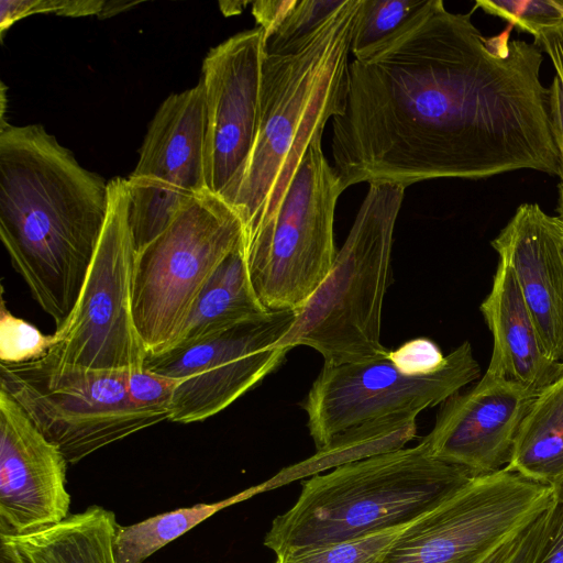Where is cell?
I'll return each instance as SVG.
<instances>
[{
	"label": "cell",
	"instance_id": "cell-22",
	"mask_svg": "<svg viewBox=\"0 0 563 563\" xmlns=\"http://www.w3.org/2000/svg\"><path fill=\"white\" fill-rule=\"evenodd\" d=\"M507 466L549 486L563 477V375L534 397Z\"/></svg>",
	"mask_w": 563,
	"mask_h": 563
},
{
	"label": "cell",
	"instance_id": "cell-2",
	"mask_svg": "<svg viewBox=\"0 0 563 563\" xmlns=\"http://www.w3.org/2000/svg\"><path fill=\"white\" fill-rule=\"evenodd\" d=\"M109 210V183L40 124H0V238L59 328L80 294Z\"/></svg>",
	"mask_w": 563,
	"mask_h": 563
},
{
	"label": "cell",
	"instance_id": "cell-5",
	"mask_svg": "<svg viewBox=\"0 0 563 563\" xmlns=\"http://www.w3.org/2000/svg\"><path fill=\"white\" fill-rule=\"evenodd\" d=\"M405 187L369 184L351 230L324 282L296 311L275 343L287 351L305 345L323 366L388 357L380 342L382 310L393 282L391 249Z\"/></svg>",
	"mask_w": 563,
	"mask_h": 563
},
{
	"label": "cell",
	"instance_id": "cell-25",
	"mask_svg": "<svg viewBox=\"0 0 563 563\" xmlns=\"http://www.w3.org/2000/svg\"><path fill=\"white\" fill-rule=\"evenodd\" d=\"M422 3L423 0H362L352 37L353 56L394 33Z\"/></svg>",
	"mask_w": 563,
	"mask_h": 563
},
{
	"label": "cell",
	"instance_id": "cell-15",
	"mask_svg": "<svg viewBox=\"0 0 563 563\" xmlns=\"http://www.w3.org/2000/svg\"><path fill=\"white\" fill-rule=\"evenodd\" d=\"M67 461L0 389V534L19 536L68 517Z\"/></svg>",
	"mask_w": 563,
	"mask_h": 563
},
{
	"label": "cell",
	"instance_id": "cell-26",
	"mask_svg": "<svg viewBox=\"0 0 563 563\" xmlns=\"http://www.w3.org/2000/svg\"><path fill=\"white\" fill-rule=\"evenodd\" d=\"M1 299L0 360L4 364H21L45 356L52 335L43 334L32 323L13 316Z\"/></svg>",
	"mask_w": 563,
	"mask_h": 563
},
{
	"label": "cell",
	"instance_id": "cell-16",
	"mask_svg": "<svg viewBox=\"0 0 563 563\" xmlns=\"http://www.w3.org/2000/svg\"><path fill=\"white\" fill-rule=\"evenodd\" d=\"M537 395L486 371L465 394L442 402L423 440L432 456L473 475L497 472L509 464L520 423Z\"/></svg>",
	"mask_w": 563,
	"mask_h": 563
},
{
	"label": "cell",
	"instance_id": "cell-42",
	"mask_svg": "<svg viewBox=\"0 0 563 563\" xmlns=\"http://www.w3.org/2000/svg\"><path fill=\"white\" fill-rule=\"evenodd\" d=\"M559 200H558V211L559 216L563 219V188L559 185Z\"/></svg>",
	"mask_w": 563,
	"mask_h": 563
},
{
	"label": "cell",
	"instance_id": "cell-33",
	"mask_svg": "<svg viewBox=\"0 0 563 563\" xmlns=\"http://www.w3.org/2000/svg\"><path fill=\"white\" fill-rule=\"evenodd\" d=\"M297 0H258L252 3V14L264 31L266 41L278 30Z\"/></svg>",
	"mask_w": 563,
	"mask_h": 563
},
{
	"label": "cell",
	"instance_id": "cell-32",
	"mask_svg": "<svg viewBox=\"0 0 563 563\" xmlns=\"http://www.w3.org/2000/svg\"><path fill=\"white\" fill-rule=\"evenodd\" d=\"M388 360L405 375L427 376L446 363L439 345L428 338H415L388 353Z\"/></svg>",
	"mask_w": 563,
	"mask_h": 563
},
{
	"label": "cell",
	"instance_id": "cell-6",
	"mask_svg": "<svg viewBox=\"0 0 563 563\" xmlns=\"http://www.w3.org/2000/svg\"><path fill=\"white\" fill-rule=\"evenodd\" d=\"M343 190L316 140L278 208L244 242L250 279L267 311L297 310L327 278L338 254L333 223Z\"/></svg>",
	"mask_w": 563,
	"mask_h": 563
},
{
	"label": "cell",
	"instance_id": "cell-23",
	"mask_svg": "<svg viewBox=\"0 0 563 563\" xmlns=\"http://www.w3.org/2000/svg\"><path fill=\"white\" fill-rule=\"evenodd\" d=\"M258 494L257 486L216 503H200L163 512L129 526H118L114 537L117 563L144 561L218 511Z\"/></svg>",
	"mask_w": 563,
	"mask_h": 563
},
{
	"label": "cell",
	"instance_id": "cell-41",
	"mask_svg": "<svg viewBox=\"0 0 563 563\" xmlns=\"http://www.w3.org/2000/svg\"><path fill=\"white\" fill-rule=\"evenodd\" d=\"M553 489L554 498L563 503V477H561L554 485L551 486Z\"/></svg>",
	"mask_w": 563,
	"mask_h": 563
},
{
	"label": "cell",
	"instance_id": "cell-31",
	"mask_svg": "<svg viewBox=\"0 0 563 563\" xmlns=\"http://www.w3.org/2000/svg\"><path fill=\"white\" fill-rule=\"evenodd\" d=\"M528 563H563V503L555 498L532 523Z\"/></svg>",
	"mask_w": 563,
	"mask_h": 563
},
{
	"label": "cell",
	"instance_id": "cell-35",
	"mask_svg": "<svg viewBox=\"0 0 563 563\" xmlns=\"http://www.w3.org/2000/svg\"><path fill=\"white\" fill-rule=\"evenodd\" d=\"M549 111L551 125L560 155V186L563 188V87L554 76L549 87Z\"/></svg>",
	"mask_w": 563,
	"mask_h": 563
},
{
	"label": "cell",
	"instance_id": "cell-28",
	"mask_svg": "<svg viewBox=\"0 0 563 563\" xmlns=\"http://www.w3.org/2000/svg\"><path fill=\"white\" fill-rule=\"evenodd\" d=\"M344 0H297L278 30L266 41L267 53H279L316 30Z\"/></svg>",
	"mask_w": 563,
	"mask_h": 563
},
{
	"label": "cell",
	"instance_id": "cell-34",
	"mask_svg": "<svg viewBox=\"0 0 563 563\" xmlns=\"http://www.w3.org/2000/svg\"><path fill=\"white\" fill-rule=\"evenodd\" d=\"M534 43L544 52L563 87V21L540 31L533 36Z\"/></svg>",
	"mask_w": 563,
	"mask_h": 563
},
{
	"label": "cell",
	"instance_id": "cell-11",
	"mask_svg": "<svg viewBox=\"0 0 563 563\" xmlns=\"http://www.w3.org/2000/svg\"><path fill=\"white\" fill-rule=\"evenodd\" d=\"M295 310L267 311L196 341L147 353L143 368L178 380L169 420L203 421L258 385L285 360L276 347L289 330Z\"/></svg>",
	"mask_w": 563,
	"mask_h": 563
},
{
	"label": "cell",
	"instance_id": "cell-7",
	"mask_svg": "<svg viewBox=\"0 0 563 563\" xmlns=\"http://www.w3.org/2000/svg\"><path fill=\"white\" fill-rule=\"evenodd\" d=\"M243 241L236 211L206 191L136 253L132 310L148 353L175 340L211 275Z\"/></svg>",
	"mask_w": 563,
	"mask_h": 563
},
{
	"label": "cell",
	"instance_id": "cell-20",
	"mask_svg": "<svg viewBox=\"0 0 563 563\" xmlns=\"http://www.w3.org/2000/svg\"><path fill=\"white\" fill-rule=\"evenodd\" d=\"M416 412H398L364 422L334 435L308 459L280 470L257 486L263 493L303 477L322 474L339 466L396 451L416 438Z\"/></svg>",
	"mask_w": 563,
	"mask_h": 563
},
{
	"label": "cell",
	"instance_id": "cell-38",
	"mask_svg": "<svg viewBox=\"0 0 563 563\" xmlns=\"http://www.w3.org/2000/svg\"><path fill=\"white\" fill-rule=\"evenodd\" d=\"M0 563H26L14 543L4 536H0Z\"/></svg>",
	"mask_w": 563,
	"mask_h": 563
},
{
	"label": "cell",
	"instance_id": "cell-9",
	"mask_svg": "<svg viewBox=\"0 0 563 563\" xmlns=\"http://www.w3.org/2000/svg\"><path fill=\"white\" fill-rule=\"evenodd\" d=\"M108 183L109 210L102 234L77 301L52 334L45 357L88 368L141 369L148 352L132 310L136 250L130 197L126 179Z\"/></svg>",
	"mask_w": 563,
	"mask_h": 563
},
{
	"label": "cell",
	"instance_id": "cell-36",
	"mask_svg": "<svg viewBox=\"0 0 563 563\" xmlns=\"http://www.w3.org/2000/svg\"><path fill=\"white\" fill-rule=\"evenodd\" d=\"M533 521L521 532L517 548L507 563H528Z\"/></svg>",
	"mask_w": 563,
	"mask_h": 563
},
{
	"label": "cell",
	"instance_id": "cell-14",
	"mask_svg": "<svg viewBox=\"0 0 563 563\" xmlns=\"http://www.w3.org/2000/svg\"><path fill=\"white\" fill-rule=\"evenodd\" d=\"M265 46L257 26L211 48L202 64L206 183L219 197L241 174L256 137Z\"/></svg>",
	"mask_w": 563,
	"mask_h": 563
},
{
	"label": "cell",
	"instance_id": "cell-24",
	"mask_svg": "<svg viewBox=\"0 0 563 563\" xmlns=\"http://www.w3.org/2000/svg\"><path fill=\"white\" fill-rule=\"evenodd\" d=\"M407 525L345 541L286 551L277 554L274 563H383Z\"/></svg>",
	"mask_w": 563,
	"mask_h": 563
},
{
	"label": "cell",
	"instance_id": "cell-21",
	"mask_svg": "<svg viewBox=\"0 0 563 563\" xmlns=\"http://www.w3.org/2000/svg\"><path fill=\"white\" fill-rule=\"evenodd\" d=\"M266 312L250 279L243 241L217 267L179 333L164 350L196 341Z\"/></svg>",
	"mask_w": 563,
	"mask_h": 563
},
{
	"label": "cell",
	"instance_id": "cell-17",
	"mask_svg": "<svg viewBox=\"0 0 563 563\" xmlns=\"http://www.w3.org/2000/svg\"><path fill=\"white\" fill-rule=\"evenodd\" d=\"M492 246L514 273L545 355L563 362V219L525 202Z\"/></svg>",
	"mask_w": 563,
	"mask_h": 563
},
{
	"label": "cell",
	"instance_id": "cell-29",
	"mask_svg": "<svg viewBox=\"0 0 563 563\" xmlns=\"http://www.w3.org/2000/svg\"><path fill=\"white\" fill-rule=\"evenodd\" d=\"M104 3L103 0H1L0 33L3 36L4 31L16 21L37 13L70 18L99 16Z\"/></svg>",
	"mask_w": 563,
	"mask_h": 563
},
{
	"label": "cell",
	"instance_id": "cell-40",
	"mask_svg": "<svg viewBox=\"0 0 563 563\" xmlns=\"http://www.w3.org/2000/svg\"><path fill=\"white\" fill-rule=\"evenodd\" d=\"M249 1H222L219 2L220 9L224 15H235L243 11Z\"/></svg>",
	"mask_w": 563,
	"mask_h": 563
},
{
	"label": "cell",
	"instance_id": "cell-30",
	"mask_svg": "<svg viewBox=\"0 0 563 563\" xmlns=\"http://www.w3.org/2000/svg\"><path fill=\"white\" fill-rule=\"evenodd\" d=\"M178 380L144 368L126 371V388L131 401L140 409L169 420L170 405Z\"/></svg>",
	"mask_w": 563,
	"mask_h": 563
},
{
	"label": "cell",
	"instance_id": "cell-12",
	"mask_svg": "<svg viewBox=\"0 0 563 563\" xmlns=\"http://www.w3.org/2000/svg\"><path fill=\"white\" fill-rule=\"evenodd\" d=\"M481 367L465 341L445 365L427 376L402 374L389 360L323 366L302 409L316 449L338 433L398 412H416L444 402L479 377Z\"/></svg>",
	"mask_w": 563,
	"mask_h": 563
},
{
	"label": "cell",
	"instance_id": "cell-3",
	"mask_svg": "<svg viewBox=\"0 0 563 563\" xmlns=\"http://www.w3.org/2000/svg\"><path fill=\"white\" fill-rule=\"evenodd\" d=\"M362 0H344L316 30L262 67L260 118L251 154L221 197L239 214L247 240L278 208L309 146L341 114L349 55Z\"/></svg>",
	"mask_w": 563,
	"mask_h": 563
},
{
	"label": "cell",
	"instance_id": "cell-39",
	"mask_svg": "<svg viewBox=\"0 0 563 563\" xmlns=\"http://www.w3.org/2000/svg\"><path fill=\"white\" fill-rule=\"evenodd\" d=\"M139 2H125V1H106L102 12L99 18L107 19L111 18L131 7L137 4Z\"/></svg>",
	"mask_w": 563,
	"mask_h": 563
},
{
	"label": "cell",
	"instance_id": "cell-1",
	"mask_svg": "<svg viewBox=\"0 0 563 563\" xmlns=\"http://www.w3.org/2000/svg\"><path fill=\"white\" fill-rule=\"evenodd\" d=\"M442 0L354 55L344 109L332 118L333 169L360 183L402 187L437 178L479 179L532 169L560 175L541 81L542 49L486 37Z\"/></svg>",
	"mask_w": 563,
	"mask_h": 563
},
{
	"label": "cell",
	"instance_id": "cell-27",
	"mask_svg": "<svg viewBox=\"0 0 563 563\" xmlns=\"http://www.w3.org/2000/svg\"><path fill=\"white\" fill-rule=\"evenodd\" d=\"M475 8H481L489 14L499 16L532 36L563 21V8L559 1L554 0H477Z\"/></svg>",
	"mask_w": 563,
	"mask_h": 563
},
{
	"label": "cell",
	"instance_id": "cell-8",
	"mask_svg": "<svg viewBox=\"0 0 563 563\" xmlns=\"http://www.w3.org/2000/svg\"><path fill=\"white\" fill-rule=\"evenodd\" d=\"M0 389L70 465L165 420L131 401L126 371L63 365L43 356L21 364L0 363Z\"/></svg>",
	"mask_w": 563,
	"mask_h": 563
},
{
	"label": "cell",
	"instance_id": "cell-10",
	"mask_svg": "<svg viewBox=\"0 0 563 563\" xmlns=\"http://www.w3.org/2000/svg\"><path fill=\"white\" fill-rule=\"evenodd\" d=\"M553 500L551 486L508 466L473 476L409 522L383 563H482Z\"/></svg>",
	"mask_w": 563,
	"mask_h": 563
},
{
	"label": "cell",
	"instance_id": "cell-37",
	"mask_svg": "<svg viewBox=\"0 0 563 563\" xmlns=\"http://www.w3.org/2000/svg\"><path fill=\"white\" fill-rule=\"evenodd\" d=\"M521 532L519 534H517L515 538H512L511 540H509L508 542H506L505 544H503L501 547H499L495 552H493L482 563H507L517 548Z\"/></svg>",
	"mask_w": 563,
	"mask_h": 563
},
{
	"label": "cell",
	"instance_id": "cell-19",
	"mask_svg": "<svg viewBox=\"0 0 563 563\" xmlns=\"http://www.w3.org/2000/svg\"><path fill=\"white\" fill-rule=\"evenodd\" d=\"M113 511L92 505L60 522L19 536L0 534L18 548L26 563H117Z\"/></svg>",
	"mask_w": 563,
	"mask_h": 563
},
{
	"label": "cell",
	"instance_id": "cell-13",
	"mask_svg": "<svg viewBox=\"0 0 563 563\" xmlns=\"http://www.w3.org/2000/svg\"><path fill=\"white\" fill-rule=\"evenodd\" d=\"M206 102L201 81L168 96L150 122L135 169L126 178L136 253L208 191Z\"/></svg>",
	"mask_w": 563,
	"mask_h": 563
},
{
	"label": "cell",
	"instance_id": "cell-4",
	"mask_svg": "<svg viewBox=\"0 0 563 563\" xmlns=\"http://www.w3.org/2000/svg\"><path fill=\"white\" fill-rule=\"evenodd\" d=\"M473 475L417 445L375 455L302 482L296 503L264 538L276 555L402 526L421 516Z\"/></svg>",
	"mask_w": 563,
	"mask_h": 563
},
{
	"label": "cell",
	"instance_id": "cell-18",
	"mask_svg": "<svg viewBox=\"0 0 563 563\" xmlns=\"http://www.w3.org/2000/svg\"><path fill=\"white\" fill-rule=\"evenodd\" d=\"M479 309L494 339L487 372L537 394L563 375V362L545 355L514 273L501 262Z\"/></svg>",
	"mask_w": 563,
	"mask_h": 563
}]
</instances>
